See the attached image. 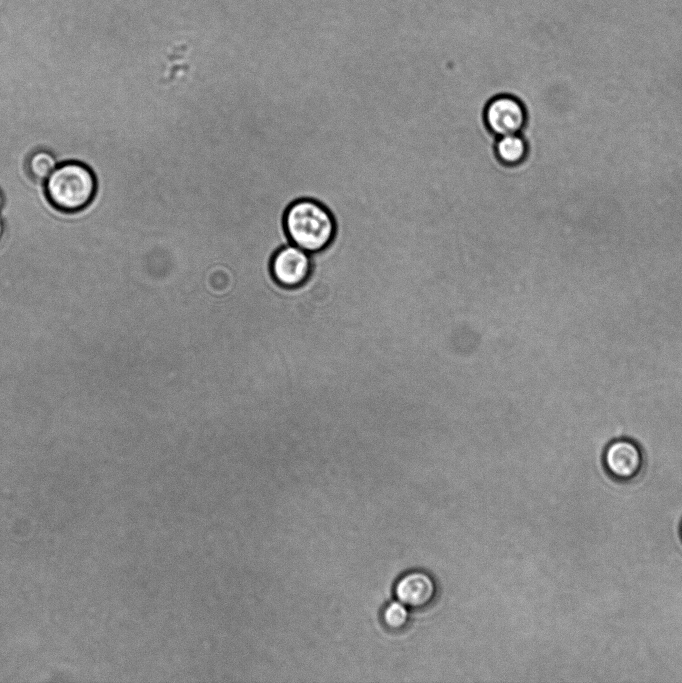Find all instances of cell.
Instances as JSON below:
<instances>
[{
  "label": "cell",
  "instance_id": "1",
  "mask_svg": "<svg viewBox=\"0 0 682 683\" xmlns=\"http://www.w3.org/2000/svg\"><path fill=\"white\" fill-rule=\"evenodd\" d=\"M284 229L292 244L310 254H316L334 242L337 221L323 203L311 198H301L286 209Z\"/></svg>",
  "mask_w": 682,
  "mask_h": 683
},
{
  "label": "cell",
  "instance_id": "2",
  "mask_svg": "<svg viewBox=\"0 0 682 683\" xmlns=\"http://www.w3.org/2000/svg\"><path fill=\"white\" fill-rule=\"evenodd\" d=\"M50 204L64 213H75L87 207L96 192V178L89 167L79 162L57 166L45 181Z\"/></svg>",
  "mask_w": 682,
  "mask_h": 683
},
{
  "label": "cell",
  "instance_id": "3",
  "mask_svg": "<svg viewBox=\"0 0 682 683\" xmlns=\"http://www.w3.org/2000/svg\"><path fill=\"white\" fill-rule=\"evenodd\" d=\"M528 115L522 101L510 94H500L489 100L484 109L487 129L496 137L521 133Z\"/></svg>",
  "mask_w": 682,
  "mask_h": 683
},
{
  "label": "cell",
  "instance_id": "4",
  "mask_svg": "<svg viewBox=\"0 0 682 683\" xmlns=\"http://www.w3.org/2000/svg\"><path fill=\"white\" fill-rule=\"evenodd\" d=\"M311 270L310 253L292 243L278 248L270 259L271 275L284 288L301 286L309 278Z\"/></svg>",
  "mask_w": 682,
  "mask_h": 683
},
{
  "label": "cell",
  "instance_id": "5",
  "mask_svg": "<svg viewBox=\"0 0 682 683\" xmlns=\"http://www.w3.org/2000/svg\"><path fill=\"white\" fill-rule=\"evenodd\" d=\"M602 461L607 474L619 482L636 479L644 465L641 448L628 438L611 441L604 449Z\"/></svg>",
  "mask_w": 682,
  "mask_h": 683
},
{
  "label": "cell",
  "instance_id": "6",
  "mask_svg": "<svg viewBox=\"0 0 682 683\" xmlns=\"http://www.w3.org/2000/svg\"><path fill=\"white\" fill-rule=\"evenodd\" d=\"M397 600L411 608H422L432 602L436 595L434 579L421 570L404 574L395 584Z\"/></svg>",
  "mask_w": 682,
  "mask_h": 683
},
{
  "label": "cell",
  "instance_id": "7",
  "mask_svg": "<svg viewBox=\"0 0 682 683\" xmlns=\"http://www.w3.org/2000/svg\"><path fill=\"white\" fill-rule=\"evenodd\" d=\"M494 152L501 164L517 166L526 160L529 144L521 133L499 136L494 145Z\"/></svg>",
  "mask_w": 682,
  "mask_h": 683
},
{
  "label": "cell",
  "instance_id": "8",
  "mask_svg": "<svg viewBox=\"0 0 682 683\" xmlns=\"http://www.w3.org/2000/svg\"><path fill=\"white\" fill-rule=\"evenodd\" d=\"M56 167L54 155L45 149L32 152L26 160V172L35 182L46 181Z\"/></svg>",
  "mask_w": 682,
  "mask_h": 683
},
{
  "label": "cell",
  "instance_id": "9",
  "mask_svg": "<svg viewBox=\"0 0 682 683\" xmlns=\"http://www.w3.org/2000/svg\"><path fill=\"white\" fill-rule=\"evenodd\" d=\"M408 606L399 600L388 603L382 612V620L384 624L393 630L404 628L409 621Z\"/></svg>",
  "mask_w": 682,
  "mask_h": 683
},
{
  "label": "cell",
  "instance_id": "10",
  "mask_svg": "<svg viewBox=\"0 0 682 683\" xmlns=\"http://www.w3.org/2000/svg\"><path fill=\"white\" fill-rule=\"evenodd\" d=\"M3 231H4V226H3V222H2V220H1V218H0V240H1L2 235H3Z\"/></svg>",
  "mask_w": 682,
  "mask_h": 683
},
{
  "label": "cell",
  "instance_id": "11",
  "mask_svg": "<svg viewBox=\"0 0 682 683\" xmlns=\"http://www.w3.org/2000/svg\"><path fill=\"white\" fill-rule=\"evenodd\" d=\"M2 205H3V195L0 192V208L2 207Z\"/></svg>",
  "mask_w": 682,
  "mask_h": 683
},
{
  "label": "cell",
  "instance_id": "12",
  "mask_svg": "<svg viewBox=\"0 0 682 683\" xmlns=\"http://www.w3.org/2000/svg\"><path fill=\"white\" fill-rule=\"evenodd\" d=\"M680 536H681V539H682V520H681V523H680Z\"/></svg>",
  "mask_w": 682,
  "mask_h": 683
}]
</instances>
